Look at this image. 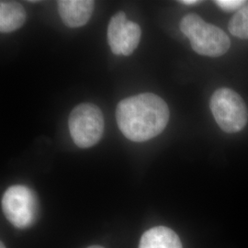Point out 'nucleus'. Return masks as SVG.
<instances>
[{"label":"nucleus","mask_w":248,"mask_h":248,"mask_svg":"<svg viewBox=\"0 0 248 248\" xmlns=\"http://www.w3.org/2000/svg\"><path fill=\"white\" fill-rule=\"evenodd\" d=\"M116 121L124 136L133 142H145L162 133L169 121L164 99L142 93L122 100L116 108Z\"/></svg>","instance_id":"1"},{"label":"nucleus","mask_w":248,"mask_h":248,"mask_svg":"<svg viewBox=\"0 0 248 248\" xmlns=\"http://www.w3.org/2000/svg\"><path fill=\"white\" fill-rule=\"evenodd\" d=\"M180 31L189 40L192 49L201 55L219 57L230 49V38L222 29L207 23L194 13L181 19Z\"/></svg>","instance_id":"2"},{"label":"nucleus","mask_w":248,"mask_h":248,"mask_svg":"<svg viewBox=\"0 0 248 248\" xmlns=\"http://www.w3.org/2000/svg\"><path fill=\"white\" fill-rule=\"evenodd\" d=\"M210 107L216 123L225 133H238L248 124V107L232 89H217L211 98Z\"/></svg>","instance_id":"3"},{"label":"nucleus","mask_w":248,"mask_h":248,"mask_svg":"<svg viewBox=\"0 0 248 248\" xmlns=\"http://www.w3.org/2000/svg\"><path fill=\"white\" fill-rule=\"evenodd\" d=\"M68 125L74 142L80 148H89L101 139L105 122L98 107L83 103L72 110Z\"/></svg>","instance_id":"4"},{"label":"nucleus","mask_w":248,"mask_h":248,"mask_svg":"<svg viewBox=\"0 0 248 248\" xmlns=\"http://www.w3.org/2000/svg\"><path fill=\"white\" fill-rule=\"evenodd\" d=\"M2 209L14 227L26 229L35 222L39 203L33 190L26 186L16 185L5 191L2 197Z\"/></svg>","instance_id":"5"},{"label":"nucleus","mask_w":248,"mask_h":248,"mask_svg":"<svg viewBox=\"0 0 248 248\" xmlns=\"http://www.w3.org/2000/svg\"><path fill=\"white\" fill-rule=\"evenodd\" d=\"M107 35L112 53L129 56L139 45L142 31L137 23L128 20L125 13L120 11L110 19Z\"/></svg>","instance_id":"6"},{"label":"nucleus","mask_w":248,"mask_h":248,"mask_svg":"<svg viewBox=\"0 0 248 248\" xmlns=\"http://www.w3.org/2000/svg\"><path fill=\"white\" fill-rule=\"evenodd\" d=\"M57 4L63 23L70 28L87 24L95 6V2L91 0H59Z\"/></svg>","instance_id":"7"},{"label":"nucleus","mask_w":248,"mask_h":248,"mask_svg":"<svg viewBox=\"0 0 248 248\" xmlns=\"http://www.w3.org/2000/svg\"><path fill=\"white\" fill-rule=\"evenodd\" d=\"M138 248H182V244L174 231L156 226L142 234Z\"/></svg>","instance_id":"8"},{"label":"nucleus","mask_w":248,"mask_h":248,"mask_svg":"<svg viewBox=\"0 0 248 248\" xmlns=\"http://www.w3.org/2000/svg\"><path fill=\"white\" fill-rule=\"evenodd\" d=\"M26 21V11L16 1L0 2V31L11 32L19 29Z\"/></svg>","instance_id":"9"},{"label":"nucleus","mask_w":248,"mask_h":248,"mask_svg":"<svg viewBox=\"0 0 248 248\" xmlns=\"http://www.w3.org/2000/svg\"><path fill=\"white\" fill-rule=\"evenodd\" d=\"M228 30L231 33L243 40H248V5L237 10L231 18Z\"/></svg>","instance_id":"10"},{"label":"nucleus","mask_w":248,"mask_h":248,"mask_svg":"<svg viewBox=\"0 0 248 248\" xmlns=\"http://www.w3.org/2000/svg\"><path fill=\"white\" fill-rule=\"evenodd\" d=\"M247 2L243 1V0H217V1H215V4L225 11L239 10L241 8L244 7V5Z\"/></svg>","instance_id":"11"},{"label":"nucleus","mask_w":248,"mask_h":248,"mask_svg":"<svg viewBox=\"0 0 248 248\" xmlns=\"http://www.w3.org/2000/svg\"><path fill=\"white\" fill-rule=\"evenodd\" d=\"M179 2L181 4L186 5V6H193V5H198V4L202 3V1H198V0H181Z\"/></svg>","instance_id":"12"},{"label":"nucleus","mask_w":248,"mask_h":248,"mask_svg":"<svg viewBox=\"0 0 248 248\" xmlns=\"http://www.w3.org/2000/svg\"><path fill=\"white\" fill-rule=\"evenodd\" d=\"M88 248H102V247H99V246H93V247H89Z\"/></svg>","instance_id":"13"},{"label":"nucleus","mask_w":248,"mask_h":248,"mask_svg":"<svg viewBox=\"0 0 248 248\" xmlns=\"http://www.w3.org/2000/svg\"><path fill=\"white\" fill-rule=\"evenodd\" d=\"M0 248H5V245L3 244V242H1V243H0Z\"/></svg>","instance_id":"14"}]
</instances>
